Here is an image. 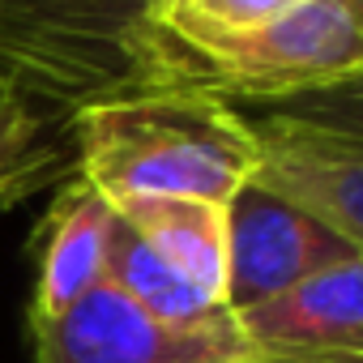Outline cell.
Here are the masks:
<instances>
[{
  "instance_id": "10",
  "label": "cell",
  "mask_w": 363,
  "mask_h": 363,
  "mask_svg": "<svg viewBox=\"0 0 363 363\" xmlns=\"http://www.w3.org/2000/svg\"><path fill=\"white\" fill-rule=\"evenodd\" d=\"M295 0H150L145 22L154 43L167 56L171 90H179L184 65L227 39H240L265 22H274Z\"/></svg>"
},
{
  "instance_id": "2",
  "label": "cell",
  "mask_w": 363,
  "mask_h": 363,
  "mask_svg": "<svg viewBox=\"0 0 363 363\" xmlns=\"http://www.w3.org/2000/svg\"><path fill=\"white\" fill-rule=\"evenodd\" d=\"M145 5L150 0H0V82L65 120L103 99L171 90Z\"/></svg>"
},
{
  "instance_id": "7",
  "label": "cell",
  "mask_w": 363,
  "mask_h": 363,
  "mask_svg": "<svg viewBox=\"0 0 363 363\" xmlns=\"http://www.w3.org/2000/svg\"><path fill=\"white\" fill-rule=\"evenodd\" d=\"M235 320L274 363H363V257L337 261Z\"/></svg>"
},
{
  "instance_id": "5",
  "label": "cell",
  "mask_w": 363,
  "mask_h": 363,
  "mask_svg": "<svg viewBox=\"0 0 363 363\" xmlns=\"http://www.w3.org/2000/svg\"><path fill=\"white\" fill-rule=\"evenodd\" d=\"M359 257L329 223L252 175L227 201V312H248L303 278Z\"/></svg>"
},
{
  "instance_id": "12",
  "label": "cell",
  "mask_w": 363,
  "mask_h": 363,
  "mask_svg": "<svg viewBox=\"0 0 363 363\" xmlns=\"http://www.w3.org/2000/svg\"><path fill=\"white\" fill-rule=\"evenodd\" d=\"M65 141L56 116L0 82V206H13L65 171Z\"/></svg>"
},
{
  "instance_id": "13",
  "label": "cell",
  "mask_w": 363,
  "mask_h": 363,
  "mask_svg": "<svg viewBox=\"0 0 363 363\" xmlns=\"http://www.w3.org/2000/svg\"><path fill=\"white\" fill-rule=\"evenodd\" d=\"M261 111H278L286 120H299L308 128H320V133L342 137L350 145H363V77L320 86V90H303V94H291V99L269 103Z\"/></svg>"
},
{
  "instance_id": "6",
  "label": "cell",
  "mask_w": 363,
  "mask_h": 363,
  "mask_svg": "<svg viewBox=\"0 0 363 363\" xmlns=\"http://www.w3.org/2000/svg\"><path fill=\"white\" fill-rule=\"evenodd\" d=\"M257 137V179L329 223L363 257V145L286 120L278 111L248 116Z\"/></svg>"
},
{
  "instance_id": "11",
  "label": "cell",
  "mask_w": 363,
  "mask_h": 363,
  "mask_svg": "<svg viewBox=\"0 0 363 363\" xmlns=\"http://www.w3.org/2000/svg\"><path fill=\"white\" fill-rule=\"evenodd\" d=\"M107 282L120 286L145 312L167 316V320H197V316H210V312L227 308L223 299H214L210 291L189 282L175 265H167L120 214H116L111 240H107Z\"/></svg>"
},
{
  "instance_id": "4",
  "label": "cell",
  "mask_w": 363,
  "mask_h": 363,
  "mask_svg": "<svg viewBox=\"0 0 363 363\" xmlns=\"http://www.w3.org/2000/svg\"><path fill=\"white\" fill-rule=\"evenodd\" d=\"M35 363H274L218 308L197 320H167L99 282L52 320H26Z\"/></svg>"
},
{
  "instance_id": "9",
  "label": "cell",
  "mask_w": 363,
  "mask_h": 363,
  "mask_svg": "<svg viewBox=\"0 0 363 363\" xmlns=\"http://www.w3.org/2000/svg\"><path fill=\"white\" fill-rule=\"evenodd\" d=\"M111 210L189 282L214 299L227 295V206L193 197H120Z\"/></svg>"
},
{
  "instance_id": "3",
  "label": "cell",
  "mask_w": 363,
  "mask_h": 363,
  "mask_svg": "<svg viewBox=\"0 0 363 363\" xmlns=\"http://www.w3.org/2000/svg\"><path fill=\"white\" fill-rule=\"evenodd\" d=\"M350 77H363V0H295L274 22L193 56L179 90L269 107Z\"/></svg>"
},
{
  "instance_id": "1",
  "label": "cell",
  "mask_w": 363,
  "mask_h": 363,
  "mask_svg": "<svg viewBox=\"0 0 363 363\" xmlns=\"http://www.w3.org/2000/svg\"><path fill=\"white\" fill-rule=\"evenodd\" d=\"M73 175L120 197H193L227 206L257 171L248 116L201 90H145L69 116Z\"/></svg>"
},
{
  "instance_id": "8",
  "label": "cell",
  "mask_w": 363,
  "mask_h": 363,
  "mask_svg": "<svg viewBox=\"0 0 363 363\" xmlns=\"http://www.w3.org/2000/svg\"><path fill=\"white\" fill-rule=\"evenodd\" d=\"M111 223H116L111 201L77 175L52 197V210L43 214L30 240L35 286L26 320H52L82 295H90L99 282H107Z\"/></svg>"
}]
</instances>
